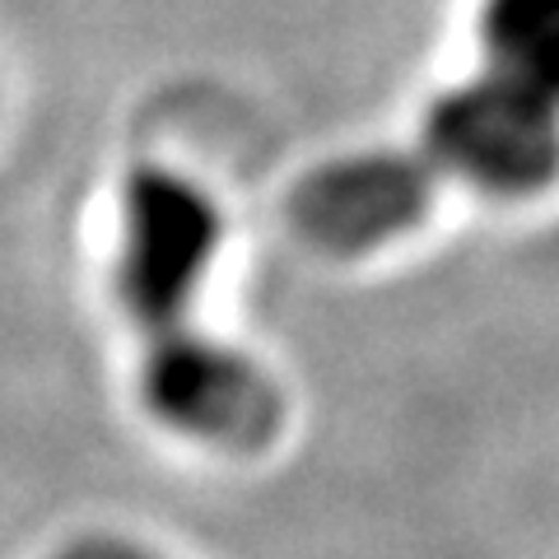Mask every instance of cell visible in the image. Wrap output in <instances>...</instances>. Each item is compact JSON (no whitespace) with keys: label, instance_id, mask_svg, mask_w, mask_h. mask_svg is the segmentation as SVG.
Here are the masks:
<instances>
[{"label":"cell","instance_id":"1","mask_svg":"<svg viewBox=\"0 0 559 559\" xmlns=\"http://www.w3.org/2000/svg\"><path fill=\"white\" fill-rule=\"evenodd\" d=\"M559 168V0H480L476 61L401 145L345 150L294 178L285 224L308 252L364 261L406 242L443 191L532 201Z\"/></svg>","mask_w":559,"mask_h":559},{"label":"cell","instance_id":"2","mask_svg":"<svg viewBox=\"0 0 559 559\" xmlns=\"http://www.w3.org/2000/svg\"><path fill=\"white\" fill-rule=\"evenodd\" d=\"M229 219L201 178L135 159L117 182L108 285L131 336V392L154 429L215 457H261L289 425V396L252 349L201 318Z\"/></svg>","mask_w":559,"mask_h":559},{"label":"cell","instance_id":"3","mask_svg":"<svg viewBox=\"0 0 559 559\" xmlns=\"http://www.w3.org/2000/svg\"><path fill=\"white\" fill-rule=\"evenodd\" d=\"M51 559H168L159 550H150L145 540L135 536H117V532H90V536H75L70 546H61Z\"/></svg>","mask_w":559,"mask_h":559}]
</instances>
